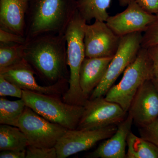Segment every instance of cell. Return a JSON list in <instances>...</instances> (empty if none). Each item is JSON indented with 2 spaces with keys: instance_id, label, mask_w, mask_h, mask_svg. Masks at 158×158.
Here are the masks:
<instances>
[{
  "instance_id": "cell-1",
  "label": "cell",
  "mask_w": 158,
  "mask_h": 158,
  "mask_svg": "<svg viewBox=\"0 0 158 158\" xmlns=\"http://www.w3.org/2000/svg\"><path fill=\"white\" fill-rule=\"evenodd\" d=\"M23 59L46 81L54 84L69 81L65 34H41L27 40Z\"/></svg>"
},
{
  "instance_id": "cell-2",
  "label": "cell",
  "mask_w": 158,
  "mask_h": 158,
  "mask_svg": "<svg viewBox=\"0 0 158 158\" xmlns=\"http://www.w3.org/2000/svg\"><path fill=\"white\" fill-rule=\"evenodd\" d=\"M77 10V0H28L26 41L41 34H65Z\"/></svg>"
},
{
  "instance_id": "cell-3",
  "label": "cell",
  "mask_w": 158,
  "mask_h": 158,
  "mask_svg": "<svg viewBox=\"0 0 158 158\" xmlns=\"http://www.w3.org/2000/svg\"><path fill=\"white\" fill-rule=\"evenodd\" d=\"M86 24L87 22L77 10L65 33L70 76L68 83L69 87L63 95V101L70 104L83 106L88 99L84 96L79 82L81 65L86 57L84 37Z\"/></svg>"
},
{
  "instance_id": "cell-4",
  "label": "cell",
  "mask_w": 158,
  "mask_h": 158,
  "mask_svg": "<svg viewBox=\"0 0 158 158\" xmlns=\"http://www.w3.org/2000/svg\"><path fill=\"white\" fill-rule=\"evenodd\" d=\"M153 78L152 64L147 49L141 48L136 59L125 70L121 81L110 88L105 98L118 104L127 112L141 85Z\"/></svg>"
},
{
  "instance_id": "cell-5",
  "label": "cell",
  "mask_w": 158,
  "mask_h": 158,
  "mask_svg": "<svg viewBox=\"0 0 158 158\" xmlns=\"http://www.w3.org/2000/svg\"><path fill=\"white\" fill-rule=\"evenodd\" d=\"M22 99L40 116L68 130L76 129L84 111V106L62 102L56 95L23 90Z\"/></svg>"
},
{
  "instance_id": "cell-6",
  "label": "cell",
  "mask_w": 158,
  "mask_h": 158,
  "mask_svg": "<svg viewBox=\"0 0 158 158\" xmlns=\"http://www.w3.org/2000/svg\"><path fill=\"white\" fill-rule=\"evenodd\" d=\"M142 33L135 32L121 37L118 50L104 77L92 91L89 99L104 96L118 77L136 59L141 49Z\"/></svg>"
},
{
  "instance_id": "cell-7",
  "label": "cell",
  "mask_w": 158,
  "mask_h": 158,
  "mask_svg": "<svg viewBox=\"0 0 158 158\" xmlns=\"http://www.w3.org/2000/svg\"><path fill=\"white\" fill-rule=\"evenodd\" d=\"M18 127L25 135L28 145L55 147L68 129L48 121L26 106L19 122Z\"/></svg>"
},
{
  "instance_id": "cell-8",
  "label": "cell",
  "mask_w": 158,
  "mask_h": 158,
  "mask_svg": "<svg viewBox=\"0 0 158 158\" xmlns=\"http://www.w3.org/2000/svg\"><path fill=\"white\" fill-rule=\"evenodd\" d=\"M76 129H99L118 125L126 118L127 112L118 104L107 100L103 96L88 99Z\"/></svg>"
},
{
  "instance_id": "cell-9",
  "label": "cell",
  "mask_w": 158,
  "mask_h": 158,
  "mask_svg": "<svg viewBox=\"0 0 158 158\" xmlns=\"http://www.w3.org/2000/svg\"><path fill=\"white\" fill-rule=\"evenodd\" d=\"M118 125L92 130H67L55 146L57 158H65L88 150L116 132Z\"/></svg>"
},
{
  "instance_id": "cell-10",
  "label": "cell",
  "mask_w": 158,
  "mask_h": 158,
  "mask_svg": "<svg viewBox=\"0 0 158 158\" xmlns=\"http://www.w3.org/2000/svg\"><path fill=\"white\" fill-rule=\"evenodd\" d=\"M120 38L108 27L106 22L95 20L85 28V57H113L118 50Z\"/></svg>"
},
{
  "instance_id": "cell-11",
  "label": "cell",
  "mask_w": 158,
  "mask_h": 158,
  "mask_svg": "<svg viewBox=\"0 0 158 158\" xmlns=\"http://www.w3.org/2000/svg\"><path fill=\"white\" fill-rule=\"evenodd\" d=\"M35 71L24 59L17 64L0 69V75L23 90L59 96L68 81H61L48 86L38 85L34 77Z\"/></svg>"
},
{
  "instance_id": "cell-12",
  "label": "cell",
  "mask_w": 158,
  "mask_h": 158,
  "mask_svg": "<svg viewBox=\"0 0 158 158\" xmlns=\"http://www.w3.org/2000/svg\"><path fill=\"white\" fill-rule=\"evenodd\" d=\"M156 15L148 13L133 1L122 12L110 16L106 22L116 35L122 37L135 32L144 33Z\"/></svg>"
},
{
  "instance_id": "cell-13",
  "label": "cell",
  "mask_w": 158,
  "mask_h": 158,
  "mask_svg": "<svg viewBox=\"0 0 158 158\" xmlns=\"http://www.w3.org/2000/svg\"><path fill=\"white\" fill-rule=\"evenodd\" d=\"M128 112L139 127L147 125L158 118V91L152 80L141 85Z\"/></svg>"
},
{
  "instance_id": "cell-14",
  "label": "cell",
  "mask_w": 158,
  "mask_h": 158,
  "mask_svg": "<svg viewBox=\"0 0 158 158\" xmlns=\"http://www.w3.org/2000/svg\"><path fill=\"white\" fill-rule=\"evenodd\" d=\"M133 119L128 115L118 125L116 132L100 144L86 157L89 158H126V148L127 136L131 131Z\"/></svg>"
},
{
  "instance_id": "cell-15",
  "label": "cell",
  "mask_w": 158,
  "mask_h": 158,
  "mask_svg": "<svg viewBox=\"0 0 158 158\" xmlns=\"http://www.w3.org/2000/svg\"><path fill=\"white\" fill-rule=\"evenodd\" d=\"M28 0H0V29L25 37Z\"/></svg>"
},
{
  "instance_id": "cell-16",
  "label": "cell",
  "mask_w": 158,
  "mask_h": 158,
  "mask_svg": "<svg viewBox=\"0 0 158 158\" xmlns=\"http://www.w3.org/2000/svg\"><path fill=\"white\" fill-rule=\"evenodd\" d=\"M113 57L84 59L80 69L79 82L86 98H89L90 94L102 81Z\"/></svg>"
},
{
  "instance_id": "cell-17",
  "label": "cell",
  "mask_w": 158,
  "mask_h": 158,
  "mask_svg": "<svg viewBox=\"0 0 158 158\" xmlns=\"http://www.w3.org/2000/svg\"><path fill=\"white\" fill-rule=\"evenodd\" d=\"M111 0H77V9L86 22L92 19L106 22Z\"/></svg>"
},
{
  "instance_id": "cell-18",
  "label": "cell",
  "mask_w": 158,
  "mask_h": 158,
  "mask_svg": "<svg viewBox=\"0 0 158 158\" xmlns=\"http://www.w3.org/2000/svg\"><path fill=\"white\" fill-rule=\"evenodd\" d=\"M28 145L25 135L19 128L6 124L0 125V151L26 150Z\"/></svg>"
},
{
  "instance_id": "cell-19",
  "label": "cell",
  "mask_w": 158,
  "mask_h": 158,
  "mask_svg": "<svg viewBox=\"0 0 158 158\" xmlns=\"http://www.w3.org/2000/svg\"><path fill=\"white\" fill-rule=\"evenodd\" d=\"M126 158H158V147L130 132L127 136Z\"/></svg>"
},
{
  "instance_id": "cell-20",
  "label": "cell",
  "mask_w": 158,
  "mask_h": 158,
  "mask_svg": "<svg viewBox=\"0 0 158 158\" xmlns=\"http://www.w3.org/2000/svg\"><path fill=\"white\" fill-rule=\"evenodd\" d=\"M25 102L23 99L11 101L0 98V123L18 127L19 122L25 108Z\"/></svg>"
},
{
  "instance_id": "cell-21",
  "label": "cell",
  "mask_w": 158,
  "mask_h": 158,
  "mask_svg": "<svg viewBox=\"0 0 158 158\" xmlns=\"http://www.w3.org/2000/svg\"><path fill=\"white\" fill-rule=\"evenodd\" d=\"M24 44L0 43V69L17 64L23 59Z\"/></svg>"
},
{
  "instance_id": "cell-22",
  "label": "cell",
  "mask_w": 158,
  "mask_h": 158,
  "mask_svg": "<svg viewBox=\"0 0 158 158\" xmlns=\"http://www.w3.org/2000/svg\"><path fill=\"white\" fill-rule=\"evenodd\" d=\"M158 45V15L148 26L142 35L141 46L147 49L150 47Z\"/></svg>"
},
{
  "instance_id": "cell-23",
  "label": "cell",
  "mask_w": 158,
  "mask_h": 158,
  "mask_svg": "<svg viewBox=\"0 0 158 158\" xmlns=\"http://www.w3.org/2000/svg\"><path fill=\"white\" fill-rule=\"evenodd\" d=\"M26 158H57L56 148H41L28 145Z\"/></svg>"
},
{
  "instance_id": "cell-24",
  "label": "cell",
  "mask_w": 158,
  "mask_h": 158,
  "mask_svg": "<svg viewBox=\"0 0 158 158\" xmlns=\"http://www.w3.org/2000/svg\"><path fill=\"white\" fill-rule=\"evenodd\" d=\"M23 90L0 75V96L22 98Z\"/></svg>"
},
{
  "instance_id": "cell-25",
  "label": "cell",
  "mask_w": 158,
  "mask_h": 158,
  "mask_svg": "<svg viewBox=\"0 0 158 158\" xmlns=\"http://www.w3.org/2000/svg\"><path fill=\"white\" fill-rule=\"evenodd\" d=\"M140 137L158 147V118L147 125L139 127Z\"/></svg>"
},
{
  "instance_id": "cell-26",
  "label": "cell",
  "mask_w": 158,
  "mask_h": 158,
  "mask_svg": "<svg viewBox=\"0 0 158 158\" xmlns=\"http://www.w3.org/2000/svg\"><path fill=\"white\" fill-rule=\"evenodd\" d=\"M26 41L23 36L0 29V43L24 44Z\"/></svg>"
},
{
  "instance_id": "cell-27",
  "label": "cell",
  "mask_w": 158,
  "mask_h": 158,
  "mask_svg": "<svg viewBox=\"0 0 158 158\" xmlns=\"http://www.w3.org/2000/svg\"><path fill=\"white\" fill-rule=\"evenodd\" d=\"M135 2L144 11L158 15V0H135Z\"/></svg>"
},
{
  "instance_id": "cell-28",
  "label": "cell",
  "mask_w": 158,
  "mask_h": 158,
  "mask_svg": "<svg viewBox=\"0 0 158 158\" xmlns=\"http://www.w3.org/2000/svg\"><path fill=\"white\" fill-rule=\"evenodd\" d=\"M147 49L152 64L154 78L158 79V45L152 46Z\"/></svg>"
},
{
  "instance_id": "cell-29",
  "label": "cell",
  "mask_w": 158,
  "mask_h": 158,
  "mask_svg": "<svg viewBox=\"0 0 158 158\" xmlns=\"http://www.w3.org/2000/svg\"><path fill=\"white\" fill-rule=\"evenodd\" d=\"M26 156V149L23 151H3L0 153L1 158H25Z\"/></svg>"
},
{
  "instance_id": "cell-30",
  "label": "cell",
  "mask_w": 158,
  "mask_h": 158,
  "mask_svg": "<svg viewBox=\"0 0 158 158\" xmlns=\"http://www.w3.org/2000/svg\"><path fill=\"white\" fill-rule=\"evenodd\" d=\"M135 0H118L119 6L122 7L127 6L130 3Z\"/></svg>"
},
{
  "instance_id": "cell-31",
  "label": "cell",
  "mask_w": 158,
  "mask_h": 158,
  "mask_svg": "<svg viewBox=\"0 0 158 158\" xmlns=\"http://www.w3.org/2000/svg\"><path fill=\"white\" fill-rule=\"evenodd\" d=\"M152 81L153 84H154L157 90L158 91V79L153 78L152 80Z\"/></svg>"
}]
</instances>
